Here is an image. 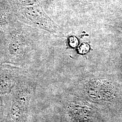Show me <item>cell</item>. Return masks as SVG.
Here are the masks:
<instances>
[{
	"label": "cell",
	"mask_w": 122,
	"mask_h": 122,
	"mask_svg": "<svg viewBox=\"0 0 122 122\" xmlns=\"http://www.w3.org/2000/svg\"><path fill=\"white\" fill-rule=\"evenodd\" d=\"M29 27L14 19L5 31L0 58L6 62L17 63L25 59L30 47Z\"/></svg>",
	"instance_id": "6da1fadb"
},
{
	"label": "cell",
	"mask_w": 122,
	"mask_h": 122,
	"mask_svg": "<svg viewBox=\"0 0 122 122\" xmlns=\"http://www.w3.org/2000/svg\"><path fill=\"white\" fill-rule=\"evenodd\" d=\"M18 20L29 25L35 26L55 33L58 30L57 25L44 13L40 8L28 7L17 14Z\"/></svg>",
	"instance_id": "7a4b0ae2"
},
{
	"label": "cell",
	"mask_w": 122,
	"mask_h": 122,
	"mask_svg": "<svg viewBox=\"0 0 122 122\" xmlns=\"http://www.w3.org/2000/svg\"><path fill=\"white\" fill-rule=\"evenodd\" d=\"M14 20L10 14L5 11H0V51L5 31Z\"/></svg>",
	"instance_id": "3957f363"
},
{
	"label": "cell",
	"mask_w": 122,
	"mask_h": 122,
	"mask_svg": "<svg viewBox=\"0 0 122 122\" xmlns=\"http://www.w3.org/2000/svg\"><path fill=\"white\" fill-rule=\"evenodd\" d=\"M89 49V47L87 44H83L80 47L79 50L81 53H86Z\"/></svg>",
	"instance_id": "277c9868"
},
{
	"label": "cell",
	"mask_w": 122,
	"mask_h": 122,
	"mask_svg": "<svg viewBox=\"0 0 122 122\" xmlns=\"http://www.w3.org/2000/svg\"><path fill=\"white\" fill-rule=\"evenodd\" d=\"M70 45L72 46L73 47H76V46H77L78 44L77 39L76 37H74L70 38Z\"/></svg>",
	"instance_id": "5b68a950"
}]
</instances>
